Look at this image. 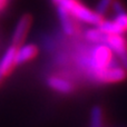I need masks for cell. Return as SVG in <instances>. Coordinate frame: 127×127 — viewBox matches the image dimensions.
<instances>
[{
  "label": "cell",
  "instance_id": "6da1fadb",
  "mask_svg": "<svg viewBox=\"0 0 127 127\" xmlns=\"http://www.w3.org/2000/svg\"><path fill=\"white\" fill-rule=\"evenodd\" d=\"M79 64L87 70L92 78L97 72L115 65V56L105 44H96L89 50V55L80 58Z\"/></svg>",
  "mask_w": 127,
  "mask_h": 127
},
{
  "label": "cell",
  "instance_id": "7a4b0ae2",
  "mask_svg": "<svg viewBox=\"0 0 127 127\" xmlns=\"http://www.w3.org/2000/svg\"><path fill=\"white\" fill-rule=\"evenodd\" d=\"M57 6L65 9L76 20L84 22V24L98 26L104 19L103 16L98 15L95 10H92L88 7H86L79 0H60Z\"/></svg>",
  "mask_w": 127,
  "mask_h": 127
},
{
  "label": "cell",
  "instance_id": "3957f363",
  "mask_svg": "<svg viewBox=\"0 0 127 127\" xmlns=\"http://www.w3.org/2000/svg\"><path fill=\"white\" fill-rule=\"evenodd\" d=\"M103 44L109 47L119 65L127 70V39L124 35H106Z\"/></svg>",
  "mask_w": 127,
  "mask_h": 127
},
{
  "label": "cell",
  "instance_id": "277c9868",
  "mask_svg": "<svg viewBox=\"0 0 127 127\" xmlns=\"http://www.w3.org/2000/svg\"><path fill=\"white\" fill-rule=\"evenodd\" d=\"M126 78L127 70L121 65H113L92 77L93 80L98 84H116L124 81Z\"/></svg>",
  "mask_w": 127,
  "mask_h": 127
},
{
  "label": "cell",
  "instance_id": "5b68a950",
  "mask_svg": "<svg viewBox=\"0 0 127 127\" xmlns=\"http://www.w3.org/2000/svg\"><path fill=\"white\" fill-rule=\"evenodd\" d=\"M16 50H17V46L11 45L10 47L7 48L2 57L0 58V84L11 74V71L17 66V64H16Z\"/></svg>",
  "mask_w": 127,
  "mask_h": 127
},
{
  "label": "cell",
  "instance_id": "8992f818",
  "mask_svg": "<svg viewBox=\"0 0 127 127\" xmlns=\"http://www.w3.org/2000/svg\"><path fill=\"white\" fill-rule=\"evenodd\" d=\"M31 21H32V19L28 15H25L20 18L12 33V45L18 47L21 44H24L25 39L29 32V29L31 27Z\"/></svg>",
  "mask_w": 127,
  "mask_h": 127
},
{
  "label": "cell",
  "instance_id": "52a82bcc",
  "mask_svg": "<svg viewBox=\"0 0 127 127\" xmlns=\"http://www.w3.org/2000/svg\"><path fill=\"white\" fill-rule=\"evenodd\" d=\"M47 85L50 89L55 90V92L59 93V94H64V95H68L71 94L75 90V86L74 84L70 80L64 78V77H59V76H49L46 80Z\"/></svg>",
  "mask_w": 127,
  "mask_h": 127
},
{
  "label": "cell",
  "instance_id": "ba28073f",
  "mask_svg": "<svg viewBox=\"0 0 127 127\" xmlns=\"http://www.w3.org/2000/svg\"><path fill=\"white\" fill-rule=\"evenodd\" d=\"M38 55V47L33 44H21L16 50V64L22 65L36 58Z\"/></svg>",
  "mask_w": 127,
  "mask_h": 127
},
{
  "label": "cell",
  "instance_id": "9c48e42d",
  "mask_svg": "<svg viewBox=\"0 0 127 127\" xmlns=\"http://www.w3.org/2000/svg\"><path fill=\"white\" fill-rule=\"evenodd\" d=\"M58 18H59L60 26H62V29L65 35H67V36L76 35L77 31H78L76 19L69 12H67L65 9L58 7Z\"/></svg>",
  "mask_w": 127,
  "mask_h": 127
},
{
  "label": "cell",
  "instance_id": "30bf717a",
  "mask_svg": "<svg viewBox=\"0 0 127 127\" xmlns=\"http://www.w3.org/2000/svg\"><path fill=\"white\" fill-rule=\"evenodd\" d=\"M97 27H98L105 35H125L124 31L122 30V28L114 20H106L105 18H104L103 21Z\"/></svg>",
  "mask_w": 127,
  "mask_h": 127
},
{
  "label": "cell",
  "instance_id": "8fae6325",
  "mask_svg": "<svg viewBox=\"0 0 127 127\" xmlns=\"http://www.w3.org/2000/svg\"><path fill=\"white\" fill-rule=\"evenodd\" d=\"M84 36H85V38L88 41L93 42V44H103L106 37V35L97 26L95 28L87 29L85 31V33H84Z\"/></svg>",
  "mask_w": 127,
  "mask_h": 127
},
{
  "label": "cell",
  "instance_id": "7c38bea8",
  "mask_svg": "<svg viewBox=\"0 0 127 127\" xmlns=\"http://www.w3.org/2000/svg\"><path fill=\"white\" fill-rule=\"evenodd\" d=\"M90 127H104V112L100 106L93 107L90 113Z\"/></svg>",
  "mask_w": 127,
  "mask_h": 127
},
{
  "label": "cell",
  "instance_id": "4fadbf2b",
  "mask_svg": "<svg viewBox=\"0 0 127 127\" xmlns=\"http://www.w3.org/2000/svg\"><path fill=\"white\" fill-rule=\"evenodd\" d=\"M113 20L121 27L122 30L124 31V33H127V11H126V9L115 13V17Z\"/></svg>",
  "mask_w": 127,
  "mask_h": 127
},
{
  "label": "cell",
  "instance_id": "5bb4252c",
  "mask_svg": "<svg viewBox=\"0 0 127 127\" xmlns=\"http://www.w3.org/2000/svg\"><path fill=\"white\" fill-rule=\"evenodd\" d=\"M113 2H114V0H98L97 6H96V10L95 11H96L98 15L104 17V15L107 13L108 11L112 9Z\"/></svg>",
  "mask_w": 127,
  "mask_h": 127
},
{
  "label": "cell",
  "instance_id": "9a60e30c",
  "mask_svg": "<svg viewBox=\"0 0 127 127\" xmlns=\"http://www.w3.org/2000/svg\"><path fill=\"white\" fill-rule=\"evenodd\" d=\"M8 3H9V0H0V11L4 10L6 7L8 6Z\"/></svg>",
  "mask_w": 127,
  "mask_h": 127
},
{
  "label": "cell",
  "instance_id": "2e32d148",
  "mask_svg": "<svg viewBox=\"0 0 127 127\" xmlns=\"http://www.w3.org/2000/svg\"><path fill=\"white\" fill-rule=\"evenodd\" d=\"M51 1L54 2V3H56V4H58L60 2V0H51Z\"/></svg>",
  "mask_w": 127,
  "mask_h": 127
}]
</instances>
